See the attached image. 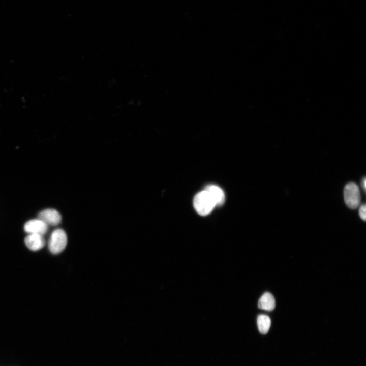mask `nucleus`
Listing matches in <instances>:
<instances>
[{
    "label": "nucleus",
    "instance_id": "f257e3e1",
    "mask_svg": "<svg viewBox=\"0 0 366 366\" xmlns=\"http://www.w3.org/2000/svg\"><path fill=\"white\" fill-rule=\"evenodd\" d=\"M193 205L197 212L201 216L209 214L216 206L211 196L205 190L198 193L195 196Z\"/></svg>",
    "mask_w": 366,
    "mask_h": 366
},
{
    "label": "nucleus",
    "instance_id": "f03ea898",
    "mask_svg": "<svg viewBox=\"0 0 366 366\" xmlns=\"http://www.w3.org/2000/svg\"><path fill=\"white\" fill-rule=\"evenodd\" d=\"M67 236L66 232L62 229H56L51 233L48 241V248L53 254L61 253L67 244Z\"/></svg>",
    "mask_w": 366,
    "mask_h": 366
},
{
    "label": "nucleus",
    "instance_id": "7ed1b4c3",
    "mask_svg": "<svg viewBox=\"0 0 366 366\" xmlns=\"http://www.w3.org/2000/svg\"><path fill=\"white\" fill-rule=\"evenodd\" d=\"M344 201L347 206L351 209L356 208L360 202L359 188L354 182L347 184L344 190Z\"/></svg>",
    "mask_w": 366,
    "mask_h": 366
},
{
    "label": "nucleus",
    "instance_id": "20e7f679",
    "mask_svg": "<svg viewBox=\"0 0 366 366\" xmlns=\"http://www.w3.org/2000/svg\"><path fill=\"white\" fill-rule=\"evenodd\" d=\"M48 225L39 219L30 220L24 226L25 231L28 234H37L43 235L48 230Z\"/></svg>",
    "mask_w": 366,
    "mask_h": 366
},
{
    "label": "nucleus",
    "instance_id": "39448f33",
    "mask_svg": "<svg viewBox=\"0 0 366 366\" xmlns=\"http://www.w3.org/2000/svg\"><path fill=\"white\" fill-rule=\"evenodd\" d=\"M38 219L42 220L48 225L56 226L59 224L62 220V216L59 212L54 209H46L38 214Z\"/></svg>",
    "mask_w": 366,
    "mask_h": 366
},
{
    "label": "nucleus",
    "instance_id": "423d86ee",
    "mask_svg": "<svg viewBox=\"0 0 366 366\" xmlns=\"http://www.w3.org/2000/svg\"><path fill=\"white\" fill-rule=\"evenodd\" d=\"M24 242L27 247L33 251L40 250L45 244L43 236L37 234H29L25 237Z\"/></svg>",
    "mask_w": 366,
    "mask_h": 366
},
{
    "label": "nucleus",
    "instance_id": "0eeeda50",
    "mask_svg": "<svg viewBox=\"0 0 366 366\" xmlns=\"http://www.w3.org/2000/svg\"><path fill=\"white\" fill-rule=\"evenodd\" d=\"M204 190L211 196L216 206L223 203L225 200V194L221 188L216 185H210L206 186Z\"/></svg>",
    "mask_w": 366,
    "mask_h": 366
},
{
    "label": "nucleus",
    "instance_id": "6e6552de",
    "mask_svg": "<svg viewBox=\"0 0 366 366\" xmlns=\"http://www.w3.org/2000/svg\"><path fill=\"white\" fill-rule=\"evenodd\" d=\"M275 299L273 296L269 292L264 293L259 298L258 307L262 310L270 311L275 307Z\"/></svg>",
    "mask_w": 366,
    "mask_h": 366
},
{
    "label": "nucleus",
    "instance_id": "1a4fd4ad",
    "mask_svg": "<svg viewBox=\"0 0 366 366\" xmlns=\"http://www.w3.org/2000/svg\"><path fill=\"white\" fill-rule=\"evenodd\" d=\"M257 323L260 332L262 334L267 333L271 325L270 318L265 315H259L257 317Z\"/></svg>",
    "mask_w": 366,
    "mask_h": 366
},
{
    "label": "nucleus",
    "instance_id": "9d476101",
    "mask_svg": "<svg viewBox=\"0 0 366 366\" xmlns=\"http://www.w3.org/2000/svg\"><path fill=\"white\" fill-rule=\"evenodd\" d=\"M365 208L366 206L365 204L362 205L359 210V214L360 218L364 221L366 219L365 215Z\"/></svg>",
    "mask_w": 366,
    "mask_h": 366
},
{
    "label": "nucleus",
    "instance_id": "9b49d317",
    "mask_svg": "<svg viewBox=\"0 0 366 366\" xmlns=\"http://www.w3.org/2000/svg\"><path fill=\"white\" fill-rule=\"evenodd\" d=\"M362 183H363V184H362L363 188L364 190H365V187H366V185H365V184H366V181H365V178L363 179V181H362Z\"/></svg>",
    "mask_w": 366,
    "mask_h": 366
}]
</instances>
